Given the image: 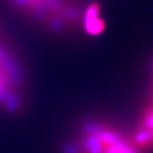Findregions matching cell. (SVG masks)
I'll use <instances>...</instances> for the list:
<instances>
[{
    "label": "cell",
    "mask_w": 153,
    "mask_h": 153,
    "mask_svg": "<svg viewBox=\"0 0 153 153\" xmlns=\"http://www.w3.org/2000/svg\"><path fill=\"white\" fill-rule=\"evenodd\" d=\"M26 101V68L0 25V112L16 114L24 110Z\"/></svg>",
    "instance_id": "cell-1"
},
{
    "label": "cell",
    "mask_w": 153,
    "mask_h": 153,
    "mask_svg": "<svg viewBox=\"0 0 153 153\" xmlns=\"http://www.w3.org/2000/svg\"><path fill=\"white\" fill-rule=\"evenodd\" d=\"M65 153H140V148L108 126L87 122L66 145Z\"/></svg>",
    "instance_id": "cell-2"
},
{
    "label": "cell",
    "mask_w": 153,
    "mask_h": 153,
    "mask_svg": "<svg viewBox=\"0 0 153 153\" xmlns=\"http://www.w3.org/2000/svg\"><path fill=\"white\" fill-rule=\"evenodd\" d=\"M18 14L50 32L63 31L74 20L71 0H7Z\"/></svg>",
    "instance_id": "cell-3"
},
{
    "label": "cell",
    "mask_w": 153,
    "mask_h": 153,
    "mask_svg": "<svg viewBox=\"0 0 153 153\" xmlns=\"http://www.w3.org/2000/svg\"><path fill=\"white\" fill-rule=\"evenodd\" d=\"M139 148L153 145V104L146 111L139 130L133 139Z\"/></svg>",
    "instance_id": "cell-4"
},
{
    "label": "cell",
    "mask_w": 153,
    "mask_h": 153,
    "mask_svg": "<svg viewBox=\"0 0 153 153\" xmlns=\"http://www.w3.org/2000/svg\"><path fill=\"white\" fill-rule=\"evenodd\" d=\"M83 26L89 34H98L102 31L103 22L99 18V9L96 4L88 7L84 12Z\"/></svg>",
    "instance_id": "cell-5"
}]
</instances>
